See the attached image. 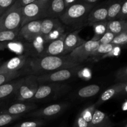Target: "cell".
I'll return each instance as SVG.
<instances>
[{"instance_id": "39", "label": "cell", "mask_w": 127, "mask_h": 127, "mask_svg": "<svg viewBox=\"0 0 127 127\" xmlns=\"http://www.w3.org/2000/svg\"><path fill=\"white\" fill-rule=\"evenodd\" d=\"M115 35L114 33H111L110 32L107 31L105 33V34L100 38V39L99 40L100 45L102 44H109L111 43L112 41L113 40L114 38L115 37Z\"/></svg>"}, {"instance_id": "10", "label": "cell", "mask_w": 127, "mask_h": 127, "mask_svg": "<svg viewBox=\"0 0 127 127\" xmlns=\"http://www.w3.org/2000/svg\"><path fill=\"white\" fill-rule=\"evenodd\" d=\"M30 58L26 55H21L4 62L0 65V73H10L22 69L26 66Z\"/></svg>"}, {"instance_id": "8", "label": "cell", "mask_w": 127, "mask_h": 127, "mask_svg": "<svg viewBox=\"0 0 127 127\" xmlns=\"http://www.w3.org/2000/svg\"><path fill=\"white\" fill-rule=\"evenodd\" d=\"M69 103L62 102L53 104L44 108L35 110L27 114L28 117L34 119H52L60 115L68 107Z\"/></svg>"}, {"instance_id": "41", "label": "cell", "mask_w": 127, "mask_h": 127, "mask_svg": "<svg viewBox=\"0 0 127 127\" xmlns=\"http://www.w3.org/2000/svg\"><path fill=\"white\" fill-rule=\"evenodd\" d=\"M120 53H121V47L115 45L110 52H109L107 54L103 56L101 58H107V57H118V56L120 55Z\"/></svg>"}, {"instance_id": "12", "label": "cell", "mask_w": 127, "mask_h": 127, "mask_svg": "<svg viewBox=\"0 0 127 127\" xmlns=\"http://www.w3.org/2000/svg\"><path fill=\"white\" fill-rule=\"evenodd\" d=\"M45 38L39 35L30 42L25 43V52L27 57L31 56V58H40L44 51L47 45Z\"/></svg>"}, {"instance_id": "2", "label": "cell", "mask_w": 127, "mask_h": 127, "mask_svg": "<svg viewBox=\"0 0 127 127\" xmlns=\"http://www.w3.org/2000/svg\"><path fill=\"white\" fill-rule=\"evenodd\" d=\"M95 5L78 2L66 7L60 16L62 23L69 26H78L87 20L88 14Z\"/></svg>"}, {"instance_id": "33", "label": "cell", "mask_w": 127, "mask_h": 127, "mask_svg": "<svg viewBox=\"0 0 127 127\" xmlns=\"http://www.w3.org/2000/svg\"><path fill=\"white\" fill-rule=\"evenodd\" d=\"M96 109V105L95 104H93L87 107L86 108L83 109L82 111L79 112V114L83 116V117L88 122L89 124H90L91 121L92 117L94 114V110Z\"/></svg>"}, {"instance_id": "3", "label": "cell", "mask_w": 127, "mask_h": 127, "mask_svg": "<svg viewBox=\"0 0 127 127\" xmlns=\"http://www.w3.org/2000/svg\"><path fill=\"white\" fill-rule=\"evenodd\" d=\"M69 89L70 87L69 86L62 83L40 84L34 96L29 102H33L35 101L55 99L64 94Z\"/></svg>"}, {"instance_id": "19", "label": "cell", "mask_w": 127, "mask_h": 127, "mask_svg": "<svg viewBox=\"0 0 127 127\" xmlns=\"http://www.w3.org/2000/svg\"><path fill=\"white\" fill-rule=\"evenodd\" d=\"M114 125L107 114L95 109L89 127H113Z\"/></svg>"}, {"instance_id": "13", "label": "cell", "mask_w": 127, "mask_h": 127, "mask_svg": "<svg viewBox=\"0 0 127 127\" xmlns=\"http://www.w3.org/2000/svg\"><path fill=\"white\" fill-rule=\"evenodd\" d=\"M37 108L36 104L31 102H18L0 110V114L12 115H24Z\"/></svg>"}, {"instance_id": "43", "label": "cell", "mask_w": 127, "mask_h": 127, "mask_svg": "<svg viewBox=\"0 0 127 127\" xmlns=\"http://www.w3.org/2000/svg\"><path fill=\"white\" fill-rule=\"evenodd\" d=\"M99 1L100 0H78V2H84V3L89 4L95 5V4Z\"/></svg>"}, {"instance_id": "44", "label": "cell", "mask_w": 127, "mask_h": 127, "mask_svg": "<svg viewBox=\"0 0 127 127\" xmlns=\"http://www.w3.org/2000/svg\"><path fill=\"white\" fill-rule=\"evenodd\" d=\"M64 4H65L66 8L68 7V6L73 4L74 3H76L78 2V0H64Z\"/></svg>"}, {"instance_id": "38", "label": "cell", "mask_w": 127, "mask_h": 127, "mask_svg": "<svg viewBox=\"0 0 127 127\" xmlns=\"http://www.w3.org/2000/svg\"><path fill=\"white\" fill-rule=\"evenodd\" d=\"M127 0H123L120 12L116 19L127 20Z\"/></svg>"}, {"instance_id": "11", "label": "cell", "mask_w": 127, "mask_h": 127, "mask_svg": "<svg viewBox=\"0 0 127 127\" xmlns=\"http://www.w3.org/2000/svg\"><path fill=\"white\" fill-rule=\"evenodd\" d=\"M42 20L31 21L21 27L19 32V37L26 42H30L40 35Z\"/></svg>"}, {"instance_id": "31", "label": "cell", "mask_w": 127, "mask_h": 127, "mask_svg": "<svg viewBox=\"0 0 127 127\" xmlns=\"http://www.w3.org/2000/svg\"><path fill=\"white\" fill-rule=\"evenodd\" d=\"M19 29L13 31H0V43L14 40L19 37Z\"/></svg>"}, {"instance_id": "20", "label": "cell", "mask_w": 127, "mask_h": 127, "mask_svg": "<svg viewBox=\"0 0 127 127\" xmlns=\"http://www.w3.org/2000/svg\"><path fill=\"white\" fill-rule=\"evenodd\" d=\"M63 24L58 18H47L43 19L41 22L40 35L44 38L51 31L57 27Z\"/></svg>"}, {"instance_id": "14", "label": "cell", "mask_w": 127, "mask_h": 127, "mask_svg": "<svg viewBox=\"0 0 127 127\" xmlns=\"http://www.w3.org/2000/svg\"><path fill=\"white\" fill-rule=\"evenodd\" d=\"M127 83H117L108 88L101 94L99 100L95 104L96 107L104 104L122 93L127 94Z\"/></svg>"}, {"instance_id": "28", "label": "cell", "mask_w": 127, "mask_h": 127, "mask_svg": "<svg viewBox=\"0 0 127 127\" xmlns=\"http://www.w3.org/2000/svg\"><path fill=\"white\" fill-rule=\"evenodd\" d=\"M24 74L25 73L22 71V69L17 71L10 72V73H0V86L19 78Z\"/></svg>"}, {"instance_id": "26", "label": "cell", "mask_w": 127, "mask_h": 127, "mask_svg": "<svg viewBox=\"0 0 127 127\" xmlns=\"http://www.w3.org/2000/svg\"><path fill=\"white\" fill-rule=\"evenodd\" d=\"M107 21L99 22L92 24L94 31V35L91 40L99 41L102 37L107 31Z\"/></svg>"}, {"instance_id": "17", "label": "cell", "mask_w": 127, "mask_h": 127, "mask_svg": "<svg viewBox=\"0 0 127 127\" xmlns=\"http://www.w3.org/2000/svg\"><path fill=\"white\" fill-rule=\"evenodd\" d=\"M81 29L75 31L71 33H67L64 42V53L63 55H68L74 49L83 44L86 40L79 37V32Z\"/></svg>"}, {"instance_id": "45", "label": "cell", "mask_w": 127, "mask_h": 127, "mask_svg": "<svg viewBox=\"0 0 127 127\" xmlns=\"http://www.w3.org/2000/svg\"><path fill=\"white\" fill-rule=\"evenodd\" d=\"M37 1H38L39 2H42V3L44 4H47L50 0H37Z\"/></svg>"}, {"instance_id": "27", "label": "cell", "mask_w": 127, "mask_h": 127, "mask_svg": "<svg viewBox=\"0 0 127 127\" xmlns=\"http://www.w3.org/2000/svg\"><path fill=\"white\" fill-rule=\"evenodd\" d=\"M114 46L115 45L112 43L99 45L98 48L92 53L90 59H96L97 58H101L103 56L107 54L109 52H110Z\"/></svg>"}, {"instance_id": "36", "label": "cell", "mask_w": 127, "mask_h": 127, "mask_svg": "<svg viewBox=\"0 0 127 127\" xmlns=\"http://www.w3.org/2000/svg\"><path fill=\"white\" fill-rule=\"evenodd\" d=\"M16 0H0V16L14 4Z\"/></svg>"}, {"instance_id": "25", "label": "cell", "mask_w": 127, "mask_h": 127, "mask_svg": "<svg viewBox=\"0 0 127 127\" xmlns=\"http://www.w3.org/2000/svg\"><path fill=\"white\" fill-rule=\"evenodd\" d=\"M100 88L97 84H91L82 88L77 92L76 95L80 98L91 97L96 95L100 91Z\"/></svg>"}, {"instance_id": "9", "label": "cell", "mask_w": 127, "mask_h": 127, "mask_svg": "<svg viewBox=\"0 0 127 127\" xmlns=\"http://www.w3.org/2000/svg\"><path fill=\"white\" fill-rule=\"evenodd\" d=\"M99 45V41H93L91 40L85 41L83 44L77 47L68 55L74 60L83 64L86 60L90 58L92 53L98 48Z\"/></svg>"}, {"instance_id": "23", "label": "cell", "mask_w": 127, "mask_h": 127, "mask_svg": "<svg viewBox=\"0 0 127 127\" xmlns=\"http://www.w3.org/2000/svg\"><path fill=\"white\" fill-rule=\"evenodd\" d=\"M107 31L114 33L115 35L124 32H127V20H112L107 21Z\"/></svg>"}, {"instance_id": "6", "label": "cell", "mask_w": 127, "mask_h": 127, "mask_svg": "<svg viewBox=\"0 0 127 127\" xmlns=\"http://www.w3.org/2000/svg\"><path fill=\"white\" fill-rule=\"evenodd\" d=\"M83 68V64L64 68L55 71L36 76L37 81L40 84L44 83H58L69 80L78 75L79 71Z\"/></svg>"}, {"instance_id": "29", "label": "cell", "mask_w": 127, "mask_h": 127, "mask_svg": "<svg viewBox=\"0 0 127 127\" xmlns=\"http://www.w3.org/2000/svg\"><path fill=\"white\" fill-rule=\"evenodd\" d=\"M64 26H63V25L62 24V26L57 27V28L55 29L54 30L51 31L47 36H45V37H44L45 40V42L48 43H49V42H52V41L58 39V38H60V37L64 33Z\"/></svg>"}, {"instance_id": "15", "label": "cell", "mask_w": 127, "mask_h": 127, "mask_svg": "<svg viewBox=\"0 0 127 127\" xmlns=\"http://www.w3.org/2000/svg\"><path fill=\"white\" fill-rule=\"evenodd\" d=\"M107 7L108 1L98 6H94L88 14L87 24L91 26L96 22L107 21Z\"/></svg>"}, {"instance_id": "1", "label": "cell", "mask_w": 127, "mask_h": 127, "mask_svg": "<svg viewBox=\"0 0 127 127\" xmlns=\"http://www.w3.org/2000/svg\"><path fill=\"white\" fill-rule=\"evenodd\" d=\"M82 64L74 60L69 55L60 56H47L37 58H31L27 66L30 74L39 76L64 68Z\"/></svg>"}, {"instance_id": "22", "label": "cell", "mask_w": 127, "mask_h": 127, "mask_svg": "<svg viewBox=\"0 0 127 127\" xmlns=\"http://www.w3.org/2000/svg\"><path fill=\"white\" fill-rule=\"evenodd\" d=\"M19 79L20 78L18 79H14L9 83L0 86V102L7 99L14 94Z\"/></svg>"}, {"instance_id": "5", "label": "cell", "mask_w": 127, "mask_h": 127, "mask_svg": "<svg viewBox=\"0 0 127 127\" xmlns=\"http://www.w3.org/2000/svg\"><path fill=\"white\" fill-rule=\"evenodd\" d=\"M21 22V7L15 2L0 16V31H13L20 29Z\"/></svg>"}, {"instance_id": "42", "label": "cell", "mask_w": 127, "mask_h": 127, "mask_svg": "<svg viewBox=\"0 0 127 127\" xmlns=\"http://www.w3.org/2000/svg\"><path fill=\"white\" fill-rule=\"evenodd\" d=\"M37 0H16V2L20 6V7H24L27 4L32 3Z\"/></svg>"}, {"instance_id": "7", "label": "cell", "mask_w": 127, "mask_h": 127, "mask_svg": "<svg viewBox=\"0 0 127 127\" xmlns=\"http://www.w3.org/2000/svg\"><path fill=\"white\" fill-rule=\"evenodd\" d=\"M22 22L21 27L31 21L46 18V4L35 1L21 7Z\"/></svg>"}, {"instance_id": "35", "label": "cell", "mask_w": 127, "mask_h": 127, "mask_svg": "<svg viewBox=\"0 0 127 127\" xmlns=\"http://www.w3.org/2000/svg\"><path fill=\"white\" fill-rule=\"evenodd\" d=\"M115 79L118 83H127V66L120 68L115 74Z\"/></svg>"}, {"instance_id": "37", "label": "cell", "mask_w": 127, "mask_h": 127, "mask_svg": "<svg viewBox=\"0 0 127 127\" xmlns=\"http://www.w3.org/2000/svg\"><path fill=\"white\" fill-rule=\"evenodd\" d=\"M89 123L79 113L76 117L73 127H89Z\"/></svg>"}, {"instance_id": "40", "label": "cell", "mask_w": 127, "mask_h": 127, "mask_svg": "<svg viewBox=\"0 0 127 127\" xmlns=\"http://www.w3.org/2000/svg\"><path fill=\"white\" fill-rule=\"evenodd\" d=\"M79 78H83V79H89L91 78V72L89 68H82L79 71L78 73V75Z\"/></svg>"}, {"instance_id": "47", "label": "cell", "mask_w": 127, "mask_h": 127, "mask_svg": "<svg viewBox=\"0 0 127 127\" xmlns=\"http://www.w3.org/2000/svg\"><path fill=\"white\" fill-rule=\"evenodd\" d=\"M1 64H2V63H1V60H0V65H1Z\"/></svg>"}, {"instance_id": "32", "label": "cell", "mask_w": 127, "mask_h": 127, "mask_svg": "<svg viewBox=\"0 0 127 127\" xmlns=\"http://www.w3.org/2000/svg\"><path fill=\"white\" fill-rule=\"evenodd\" d=\"M23 115H12L9 114H0V127H3L11 124L22 117Z\"/></svg>"}, {"instance_id": "34", "label": "cell", "mask_w": 127, "mask_h": 127, "mask_svg": "<svg viewBox=\"0 0 127 127\" xmlns=\"http://www.w3.org/2000/svg\"><path fill=\"white\" fill-rule=\"evenodd\" d=\"M127 43V32H124L115 36L113 40L112 41V44L115 46L122 47L125 45Z\"/></svg>"}, {"instance_id": "30", "label": "cell", "mask_w": 127, "mask_h": 127, "mask_svg": "<svg viewBox=\"0 0 127 127\" xmlns=\"http://www.w3.org/2000/svg\"><path fill=\"white\" fill-rule=\"evenodd\" d=\"M45 123V121L43 119H35L34 120L19 123L12 127H41L43 126Z\"/></svg>"}, {"instance_id": "16", "label": "cell", "mask_w": 127, "mask_h": 127, "mask_svg": "<svg viewBox=\"0 0 127 127\" xmlns=\"http://www.w3.org/2000/svg\"><path fill=\"white\" fill-rule=\"evenodd\" d=\"M66 35L67 33H64L58 39L47 43L44 51L40 57L64 55V42Z\"/></svg>"}, {"instance_id": "24", "label": "cell", "mask_w": 127, "mask_h": 127, "mask_svg": "<svg viewBox=\"0 0 127 127\" xmlns=\"http://www.w3.org/2000/svg\"><path fill=\"white\" fill-rule=\"evenodd\" d=\"M123 0L108 1L107 21L116 19L120 12Z\"/></svg>"}, {"instance_id": "46", "label": "cell", "mask_w": 127, "mask_h": 127, "mask_svg": "<svg viewBox=\"0 0 127 127\" xmlns=\"http://www.w3.org/2000/svg\"><path fill=\"white\" fill-rule=\"evenodd\" d=\"M124 127H127V124H125V125H124Z\"/></svg>"}, {"instance_id": "18", "label": "cell", "mask_w": 127, "mask_h": 127, "mask_svg": "<svg viewBox=\"0 0 127 127\" xmlns=\"http://www.w3.org/2000/svg\"><path fill=\"white\" fill-rule=\"evenodd\" d=\"M65 9L64 0H50L46 4V18H59Z\"/></svg>"}, {"instance_id": "21", "label": "cell", "mask_w": 127, "mask_h": 127, "mask_svg": "<svg viewBox=\"0 0 127 127\" xmlns=\"http://www.w3.org/2000/svg\"><path fill=\"white\" fill-rule=\"evenodd\" d=\"M8 49L19 55H24L25 52V44L20 42L17 38L14 40L6 41L0 43V50Z\"/></svg>"}, {"instance_id": "4", "label": "cell", "mask_w": 127, "mask_h": 127, "mask_svg": "<svg viewBox=\"0 0 127 127\" xmlns=\"http://www.w3.org/2000/svg\"><path fill=\"white\" fill-rule=\"evenodd\" d=\"M39 84L36 76L33 74L20 78L14 94L16 99L19 102H29L34 96Z\"/></svg>"}]
</instances>
